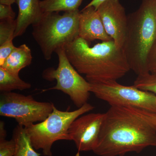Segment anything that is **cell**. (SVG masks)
Returning <instances> with one entry per match:
<instances>
[{"label": "cell", "instance_id": "1", "mask_svg": "<svg viewBox=\"0 0 156 156\" xmlns=\"http://www.w3.org/2000/svg\"><path fill=\"white\" fill-rule=\"evenodd\" d=\"M156 147V131L122 107L111 106L105 113L99 139L93 152L99 156L139 154Z\"/></svg>", "mask_w": 156, "mask_h": 156}, {"label": "cell", "instance_id": "2", "mask_svg": "<svg viewBox=\"0 0 156 156\" xmlns=\"http://www.w3.org/2000/svg\"><path fill=\"white\" fill-rule=\"evenodd\" d=\"M65 50L71 64L89 83L117 81L131 70L122 48L113 40L91 47L78 37Z\"/></svg>", "mask_w": 156, "mask_h": 156}, {"label": "cell", "instance_id": "3", "mask_svg": "<svg viewBox=\"0 0 156 156\" xmlns=\"http://www.w3.org/2000/svg\"><path fill=\"white\" fill-rule=\"evenodd\" d=\"M156 41V0H142L128 16L122 49L130 69L137 76L148 73L147 58Z\"/></svg>", "mask_w": 156, "mask_h": 156}, {"label": "cell", "instance_id": "4", "mask_svg": "<svg viewBox=\"0 0 156 156\" xmlns=\"http://www.w3.org/2000/svg\"><path fill=\"white\" fill-rule=\"evenodd\" d=\"M79 10L65 12H44L38 22L32 25V36L44 58L49 60L52 54L79 37Z\"/></svg>", "mask_w": 156, "mask_h": 156}, {"label": "cell", "instance_id": "5", "mask_svg": "<svg viewBox=\"0 0 156 156\" xmlns=\"http://www.w3.org/2000/svg\"><path fill=\"white\" fill-rule=\"evenodd\" d=\"M94 108L88 102L73 111L59 110L54 105L53 111L44 121L24 127L33 147L36 150H42L44 156H52L53 144L59 140H70L68 130L72 123Z\"/></svg>", "mask_w": 156, "mask_h": 156}, {"label": "cell", "instance_id": "6", "mask_svg": "<svg viewBox=\"0 0 156 156\" xmlns=\"http://www.w3.org/2000/svg\"><path fill=\"white\" fill-rule=\"evenodd\" d=\"M58 56V67H49L44 70L42 77L48 81L56 80V86L42 90L61 91L68 95L74 104L80 108L88 102L90 93V83L85 80L71 64L64 49H59L56 53Z\"/></svg>", "mask_w": 156, "mask_h": 156}, {"label": "cell", "instance_id": "7", "mask_svg": "<svg viewBox=\"0 0 156 156\" xmlns=\"http://www.w3.org/2000/svg\"><path fill=\"white\" fill-rule=\"evenodd\" d=\"M90 92L110 106L131 107L156 113V95L116 80L90 83Z\"/></svg>", "mask_w": 156, "mask_h": 156}, {"label": "cell", "instance_id": "8", "mask_svg": "<svg viewBox=\"0 0 156 156\" xmlns=\"http://www.w3.org/2000/svg\"><path fill=\"white\" fill-rule=\"evenodd\" d=\"M54 105L37 101L30 95L12 92H2L0 115L12 118L19 126L26 127L41 122L52 112Z\"/></svg>", "mask_w": 156, "mask_h": 156}, {"label": "cell", "instance_id": "9", "mask_svg": "<svg viewBox=\"0 0 156 156\" xmlns=\"http://www.w3.org/2000/svg\"><path fill=\"white\" fill-rule=\"evenodd\" d=\"M105 113H92L82 115L73 122L68 130L70 140L76 144L80 156V152L95 150L98 144Z\"/></svg>", "mask_w": 156, "mask_h": 156}, {"label": "cell", "instance_id": "10", "mask_svg": "<svg viewBox=\"0 0 156 156\" xmlns=\"http://www.w3.org/2000/svg\"><path fill=\"white\" fill-rule=\"evenodd\" d=\"M107 34L119 48H122L128 25V16L120 0H107L97 9Z\"/></svg>", "mask_w": 156, "mask_h": 156}, {"label": "cell", "instance_id": "11", "mask_svg": "<svg viewBox=\"0 0 156 156\" xmlns=\"http://www.w3.org/2000/svg\"><path fill=\"white\" fill-rule=\"evenodd\" d=\"M79 37L89 43L96 40L102 42L112 40L107 34L99 14L93 7H85L80 12Z\"/></svg>", "mask_w": 156, "mask_h": 156}, {"label": "cell", "instance_id": "12", "mask_svg": "<svg viewBox=\"0 0 156 156\" xmlns=\"http://www.w3.org/2000/svg\"><path fill=\"white\" fill-rule=\"evenodd\" d=\"M40 0H16L18 13L14 37L21 36L28 27L38 22L44 14Z\"/></svg>", "mask_w": 156, "mask_h": 156}, {"label": "cell", "instance_id": "13", "mask_svg": "<svg viewBox=\"0 0 156 156\" xmlns=\"http://www.w3.org/2000/svg\"><path fill=\"white\" fill-rule=\"evenodd\" d=\"M32 59L30 48L23 44L16 47L0 67L14 74L19 75L21 70L30 65Z\"/></svg>", "mask_w": 156, "mask_h": 156}, {"label": "cell", "instance_id": "14", "mask_svg": "<svg viewBox=\"0 0 156 156\" xmlns=\"http://www.w3.org/2000/svg\"><path fill=\"white\" fill-rule=\"evenodd\" d=\"M12 137L15 142L14 156H40L34 148L24 127L17 125L13 131Z\"/></svg>", "mask_w": 156, "mask_h": 156}, {"label": "cell", "instance_id": "15", "mask_svg": "<svg viewBox=\"0 0 156 156\" xmlns=\"http://www.w3.org/2000/svg\"><path fill=\"white\" fill-rule=\"evenodd\" d=\"M31 85L23 80L19 75L14 74L0 67V91L10 92L30 89Z\"/></svg>", "mask_w": 156, "mask_h": 156}, {"label": "cell", "instance_id": "16", "mask_svg": "<svg viewBox=\"0 0 156 156\" xmlns=\"http://www.w3.org/2000/svg\"><path fill=\"white\" fill-rule=\"evenodd\" d=\"M83 0H42L41 7L43 12H69L79 10Z\"/></svg>", "mask_w": 156, "mask_h": 156}, {"label": "cell", "instance_id": "17", "mask_svg": "<svg viewBox=\"0 0 156 156\" xmlns=\"http://www.w3.org/2000/svg\"><path fill=\"white\" fill-rule=\"evenodd\" d=\"M16 28V20H0V45L9 41H13Z\"/></svg>", "mask_w": 156, "mask_h": 156}, {"label": "cell", "instance_id": "18", "mask_svg": "<svg viewBox=\"0 0 156 156\" xmlns=\"http://www.w3.org/2000/svg\"><path fill=\"white\" fill-rule=\"evenodd\" d=\"M134 85L136 88L156 95V76L149 73L137 76Z\"/></svg>", "mask_w": 156, "mask_h": 156}, {"label": "cell", "instance_id": "19", "mask_svg": "<svg viewBox=\"0 0 156 156\" xmlns=\"http://www.w3.org/2000/svg\"><path fill=\"white\" fill-rule=\"evenodd\" d=\"M122 107L129 113L142 120L156 131V113L131 107Z\"/></svg>", "mask_w": 156, "mask_h": 156}, {"label": "cell", "instance_id": "20", "mask_svg": "<svg viewBox=\"0 0 156 156\" xmlns=\"http://www.w3.org/2000/svg\"><path fill=\"white\" fill-rule=\"evenodd\" d=\"M15 148V140L13 137L9 140H0V156H14Z\"/></svg>", "mask_w": 156, "mask_h": 156}, {"label": "cell", "instance_id": "21", "mask_svg": "<svg viewBox=\"0 0 156 156\" xmlns=\"http://www.w3.org/2000/svg\"><path fill=\"white\" fill-rule=\"evenodd\" d=\"M15 48L13 41H9L0 45V66L4 64Z\"/></svg>", "mask_w": 156, "mask_h": 156}, {"label": "cell", "instance_id": "22", "mask_svg": "<svg viewBox=\"0 0 156 156\" xmlns=\"http://www.w3.org/2000/svg\"><path fill=\"white\" fill-rule=\"evenodd\" d=\"M147 66L149 73L156 76V41L148 56Z\"/></svg>", "mask_w": 156, "mask_h": 156}, {"label": "cell", "instance_id": "23", "mask_svg": "<svg viewBox=\"0 0 156 156\" xmlns=\"http://www.w3.org/2000/svg\"><path fill=\"white\" fill-rule=\"evenodd\" d=\"M16 14L11 5L0 4V20L7 19H15Z\"/></svg>", "mask_w": 156, "mask_h": 156}, {"label": "cell", "instance_id": "24", "mask_svg": "<svg viewBox=\"0 0 156 156\" xmlns=\"http://www.w3.org/2000/svg\"><path fill=\"white\" fill-rule=\"evenodd\" d=\"M107 0H92L86 7H93L96 10L99 6Z\"/></svg>", "mask_w": 156, "mask_h": 156}, {"label": "cell", "instance_id": "25", "mask_svg": "<svg viewBox=\"0 0 156 156\" xmlns=\"http://www.w3.org/2000/svg\"><path fill=\"white\" fill-rule=\"evenodd\" d=\"M7 131L5 128V123L3 121L0 122V140L6 139Z\"/></svg>", "mask_w": 156, "mask_h": 156}, {"label": "cell", "instance_id": "26", "mask_svg": "<svg viewBox=\"0 0 156 156\" xmlns=\"http://www.w3.org/2000/svg\"><path fill=\"white\" fill-rule=\"evenodd\" d=\"M16 0H0V4L12 5L16 3Z\"/></svg>", "mask_w": 156, "mask_h": 156}]
</instances>
